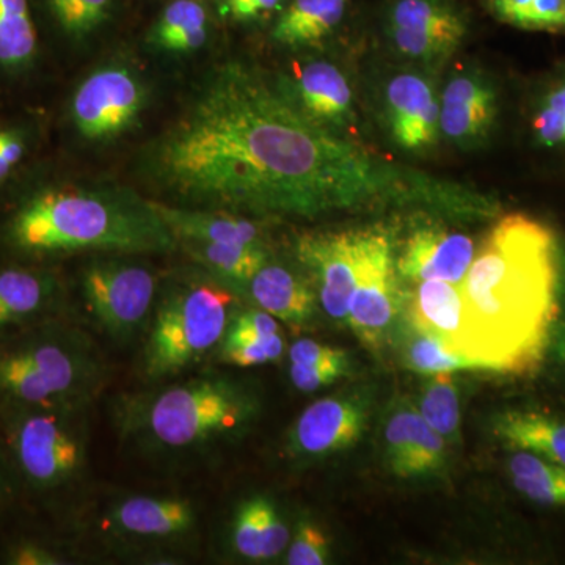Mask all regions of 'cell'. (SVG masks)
<instances>
[{
	"label": "cell",
	"mask_w": 565,
	"mask_h": 565,
	"mask_svg": "<svg viewBox=\"0 0 565 565\" xmlns=\"http://www.w3.org/2000/svg\"><path fill=\"white\" fill-rule=\"evenodd\" d=\"M526 137L539 154L565 159V65L546 74L531 90Z\"/></svg>",
	"instance_id": "cb8c5ba5"
},
{
	"label": "cell",
	"mask_w": 565,
	"mask_h": 565,
	"mask_svg": "<svg viewBox=\"0 0 565 565\" xmlns=\"http://www.w3.org/2000/svg\"><path fill=\"white\" fill-rule=\"evenodd\" d=\"M460 313L462 303L457 285L438 280L416 282L408 299V321L415 332L433 338L455 353Z\"/></svg>",
	"instance_id": "d4e9b609"
},
{
	"label": "cell",
	"mask_w": 565,
	"mask_h": 565,
	"mask_svg": "<svg viewBox=\"0 0 565 565\" xmlns=\"http://www.w3.org/2000/svg\"><path fill=\"white\" fill-rule=\"evenodd\" d=\"M280 6V0H225V13L233 20L248 21Z\"/></svg>",
	"instance_id": "7bdbcfd3"
},
{
	"label": "cell",
	"mask_w": 565,
	"mask_h": 565,
	"mask_svg": "<svg viewBox=\"0 0 565 565\" xmlns=\"http://www.w3.org/2000/svg\"><path fill=\"white\" fill-rule=\"evenodd\" d=\"M475 259V243L467 234L444 226L416 228L405 241L397 273L411 282L446 281L459 285Z\"/></svg>",
	"instance_id": "2e32d148"
},
{
	"label": "cell",
	"mask_w": 565,
	"mask_h": 565,
	"mask_svg": "<svg viewBox=\"0 0 565 565\" xmlns=\"http://www.w3.org/2000/svg\"><path fill=\"white\" fill-rule=\"evenodd\" d=\"M61 303L54 275L29 267L0 269V337L50 321Z\"/></svg>",
	"instance_id": "d6986e66"
},
{
	"label": "cell",
	"mask_w": 565,
	"mask_h": 565,
	"mask_svg": "<svg viewBox=\"0 0 565 565\" xmlns=\"http://www.w3.org/2000/svg\"><path fill=\"white\" fill-rule=\"evenodd\" d=\"M81 288L85 310L111 340L128 343L147 332L158 302V278L147 266L99 259L85 267Z\"/></svg>",
	"instance_id": "ba28073f"
},
{
	"label": "cell",
	"mask_w": 565,
	"mask_h": 565,
	"mask_svg": "<svg viewBox=\"0 0 565 565\" xmlns=\"http://www.w3.org/2000/svg\"><path fill=\"white\" fill-rule=\"evenodd\" d=\"M256 408L239 382L206 374L122 397L117 423L122 437L147 451L189 455L243 433Z\"/></svg>",
	"instance_id": "277c9868"
},
{
	"label": "cell",
	"mask_w": 565,
	"mask_h": 565,
	"mask_svg": "<svg viewBox=\"0 0 565 565\" xmlns=\"http://www.w3.org/2000/svg\"><path fill=\"white\" fill-rule=\"evenodd\" d=\"M280 333V326L273 315L263 310L236 311L222 343H247Z\"/></svg>",
	"instance_id": "74e56055"
},
{
	"label": "cell",
	"mask_w": 565,
	"mask_h": 565,
	"mask_svg": "<svg viewBox=\"0 0 565 565\" xmlns=\"http://www.w3.org/2000/svg\"><path fill=\"white\" fill-rule=\"evenodd\" d=\"M199 514L191 500L181 497L134 494L104 512L99 530L122 545H172L195 533Z\"/></svg>",
	"instance_id": "30bf717a"
},
{
	"label": "cell",
	"mask_w": 565,
	"mask_h": 565,
	"mask_svg": "<svg viewBox=\"0 0 565 565\" xmlns=\"http://www.w3.org/2000/svg\"><path fill=\"white\" fill-rule=\"evenodd\" d=\"M143 106L140 81L129 70L109 66L82 82L71 110L77 131L85 139L104 140L132 126Z\"/></svg>",
	"instance_id": "7c38bea8"
},
{
	"label": "cell",
	"mask_w": 565,
	"mask_h": 565,
	"mask_svg": "<svg viewBox=\"0 0 565 565\" xmlns=\"http://www.w3.org/2000/svg\"><path fill=\"white\" fill-rule=\"evenodd\" d=\"M363 234L364 230L313 233L303 234L297 241V256L313 274L319 302L337 321L348 322L362 259Z\"/></svg>",
	"instance_id": "4fadbf2b"
},
{
	"label": "cell",
	"mask_w": 565,
	"mask_h": 565,
	"mask_svg": "<svg viewBox=\"0 0 565 565\" xmlns=\"http://www.w3.org/2000/svg\"><path fill=\"white\" fill-rule=\"evenodd\" d=\"M158 180L210 210L315 217L373 204L463 202L462 189L386 161L305 115L244 63L204 82L152 152Z\"/></svg>",
	"instance_id": "6da1fadb"
},
{
	"label": "cell",
	"mask_w": 565,
	"mask_h": 565,
	"mask_svg": "<svg viewBox=\"0 0 565 565\" xmlns=\"http://www.w3.org/2000/svg\"><path fill=\"white\" fill-rule=\"evenodd\" d=\"M348 0H291L275 22V43L288 47L315 46L332 35L343 21Z\"/></svg>",
	"instance_id": "4316f807"
},
{
	"label": "cell",
	"mask_w": 565,
	"mask_h": 565,
	"mask_svg": "<svg viewBox=\"0 0 565 565\" xmlns=\"http://www.w3.org/2000/svg\"><path fill=\"white\" fill-rule=\"evenodd\" d=\"M206 10L196 0H174L152 28L150 41L161 50L189 52L206 41Z\"/></svg>",
	"instance_id": "83f0119b"
},
{
	"label": "cell",
	"mask_w": 565,
	"mask_h": 565,
	"mask_svg": "<svg viewBox=\"0 0 565 565\" xmlns=\"http://www.w3.org/2000/svg\"><path fill=\"white\" fill-rule=\"evenodd\" d=\"M192 258L221 280L248 282L267 264L263 244L185 243Z\"/></svg>",
	"instance_id": "4dcf8cb0"
},
{
	"label": "cell",
	"mask_w": 565,
	"mask_h": 565,
	"mask_svg": "<svg viewBox=\"0 0 565 565\" xmlns=\"http://www.w3.org/2000/svg\"><path fill=\"white\" fill-rule=\"evenodd\" d=\"M370 405L362 396L323 397L308 405L289 433V451L300 459H323L351 448L362 437Z\"/></svg>",
	"instance_id": "5bb4252c"
},
{
	"label": "cell",
	"mask_w": 565,
	"mask_h": 565,
	"mask_svg": "<svg viewBox=\"0 0 565 565\" xmlns=\"http://www.w3.org/2000/svg\"><path fill=\"white\" fill-rule=\"evenodd\" d=\"M385 103L393 139L403 150L433 147L440 131V103L429 82L418 74H399L386 87Z\"/></svg>",
	"instance_id": "e0dca14e"
},
{
	"label": "cell",
	"mask_w": 565,
	"mask_h": 565,
	"mask_svg": "<svg viewBox=\"0 0 565 565\" xmlns=\"http://www.w3.org/2000/svg\"><path fill=\"white\" fill-rule=\"evenodd\" d=\"M285 352V341L281 334L264 338V340L247 341V343H222V362L233 366L250 367L256 364L277 362Z\"/></svg>",
	"instance_id": "8d00e7d4"
},
{
	"label": "cell",
	"mask_w": 565,
	"mask_h": 565,
	"mask_svg": "<svg viewBox=\"0 0 565 565\" xmlns=\"http://www.w3.org/2000/svg\"><path fill=\"white\" fill-rule=\"evenodd\" d=\"M6 239L28 255L82 250L128 255L169 252L178 243L152 203L82 189L33 193L7 222Z\"/></svg>",
	"instance_id": "3957f363"
},
{
	"label": "cell",
	"mask_w": 565,
	"mask_h": 565,
	"mask_svg": "<svg viewBox=\"0 0 565 565\" xmlns=\"http://www.w3.org/2000/svg\"><path fill=\"white\" fill-rule=\"evenodd\" d=\"M236 311V296L214 278L193 277L170 286L147 327L143 374L161 381L202 363L222 344Z\"/></svg>",
	"instance_id": "8992f818"
},
{
	"label": "cell",
	"mask_w": 565,
	"mask_h": 565,
	"mask_svg": "<svg viewBox=\"0 0 565 565\" xmlns=\"http://www.w3.org/2000/svg\"><path fill=\"white\" fill-rule=\"evenodd\" d=\"M90 405L2 408L11 467L31 489L58 492L79 481L87 467Z\"/></svg>",
	"instance_id": "52a82bcc"
},
{
	"label": "cell",
	"mask_w": 565,
	"mask_h": 565,
	"mask_svg": "<svg viewBox=\"0 0 565 565\" xmlns=\"http://www.w3.org/2000/svg\"><path fill=\"white\" fill-rule=\"evenodd\" d=\"M330 559V541L313 520L297 522L288 545L286 563L289 565H323Z\"/></svg>",
	"instance_id": "d590c367"
},
{
	"label": "cell",
	"mask_w": 565,
	"mask_h": 565,
	"mask_svg": "<svg viewBox=\"0 0 565 565\" xmlns=\"http://www.w3.org/2000/svg\"><path fill=\"white\" fill-rule=\"evenodd\" d=\"M492 20L516 31L565 35V0H481Z\"/></svg>",
	"instance_id": "f1b7e54d"
},
{
	"label": "cell",
	"mask_w": 565,
	"mask_h": 565,
	"mask_svg": "<svg viewBox=\"0 0 565 565\" xmlns=\"http://www.w3.org/2000/svg\"><path fill=\"white\" fill-rule=\"evenodd\" d=\"M6 563L11 565H61L63 557L36 542H20L7 550Z\"/></svg>",
	"instance_id": "60d3db41"
},
{
	"label": "cell",
	"mask_w": 565,
	"mask_h": 565,
	"mask_svg": "<svg viewBox=\"0 0 565 565\" xmlns=\"http://www.w3.org/2000/svg\"><path fill=\"white\" fill-rule=\"evenodd\" d=\"M106 374L90 337L54 319L0 337V408L92 404Z\"/></svg>",
	"instance_id": "5b68a950"
},
{
	"label": "cell",
	"mask_w": 565,
	"mask_h": 565,
	"mask_svg": "<svg viewBox=\"0 0 565 565\" xmlns=\"http://www.w3.org/2000/svg\"><path fill=\"white\" fill-rule=\"evenodd\" d=\"M9 457L0 449V504L7 503L13 497V476H11Z\"/></svg>",
	"instance_id": "ee69618b"
},
{
	"label": "cell",
	"mask_w": 565,
	"mask_h": 565,
	"mask_svg": "<svg viewBox=\"0 0 565 565\" xmlns=\"http://www.w3.org/2000/svg\"><path fill=\"white\" fill-rule=\"evenodd\" d=\"M345 371H348V362L311 364V366L291 363L289 375L297 390L311 393L332 385L338 379L343 377Z\"/></svg>",
	"instance_id": "f35d334b"
},
{
	"label": "cell",
	"mask_w": 565,
	"mask_h": 565,
	"mask_svg": "<svg viewBox=\"0 0 565 565\" xmlns=\"http://www.w3.org/2000/svg\"><path fill=\"white\" fill-rule=\"evenodd\" d=\"M414 330V329H412ZM404 362L416 373L434 375L455 373L460 370H475L455 353L446 351L444 345L433 338L418 332H412L404 345Z\"/></svg>",
	"instance_id": "836d02e7"
},
{
	"label": "cell",
	"mask_w": 565,
	"mask_h": 565,
	"mask_svg": "<svg viewBox=\"0 0 565 565\" xmlns=\"http://www.w3.org/2000/svg\"><path fill=\"white\" fill-rule=\"evenodd\" d=\"M561 280L555 230L525 212L503 215L457 285L462 313L455 355L475 370H535L559 311Z\"/></svg>",
	"instance_id": "7a4b0ae2"
},
{
	"label": "cell",
	"mask_w": 565,
	"mask_h": 565,
	"mask_svg": "<svg viewBox=\"0 0 565 565\" xmlns=\"http://www.w3.org/2000/svg\"><path fill=\"white\" fill-rule=\"evenodd\" d=\"M563 270L565 273V262H564V258H563Z\"/></svg>",
	"instance_id": "f6af8a7d"
},
{
	"label": "cell",
	"mask_w": 565,
	"mask_h": 565,
	"mask_svg": "<svg viewBox=\"0 0 565 565\" xmlns=\"http://www.w3.org/2000/svg\"><path fill=\"white\" fill-rule=\"evenodd\" d=\"M248 285L255 303L275 319L303 326L313 318L318 292L292 270L266 264Z\"/></svg>",
	"instance_id": "603a6c76"
},
{
	"label": "cell",
	"mask_w": 565,
	"mask_h": 565,
	"mask_svg": "<svg viewBox=\"0 0 565 565\" xmlns=\"http://www.w3.org/2000/svg\"><path fill=\"white\" fill-rule=\"evenodd\" d=\"M291 533L273 501L248 498L237 508L232 526V544L237 555L250 561H267L288 550Z\"/></svg>",
	"instance_id": "7402d4cb"
},
{
	"label": "cell",
	"mask_w": 565,
	"mask_h": 565,
	"mask_svg": "<svg viewBox=\"0 0 565 565\" xmlns=\"http://www.w3.org/2000/svg\"><path fill=\"white\" fill-rule=\"evenodd\" d=\"M173 236L182 243L263 244L255 223L225 211L182 210L152 203Z\"/></svg>",
	"instance_id": "44dd1931"
},
{
	"label": "cell",
	"mask_w": 565,
	"mask_h": 565,
	"mask_svg": "<svg viewBox=\"0 0 565 565\" xmlns=\"http://www.w3.org/2000/svg\"><path fill=\"white\" fill-rule=\"evenodd\" d=\"M285 92L308 117L333 131L352 125V90L344 74L329 62L307 63Z\"/></svg>",
	"instance_id": "ffe728a7"
},
{
	"label": "cell",
	"mask_w": 565,
	"mask_h": 565,
	"mask_svg": "<svg viewBox=\"0 0 565 565\" xmlns=\"http://www.w3.org/2000/svg\"><path fill=\"white\" fill-rule=\"evenodd\" d=\"M498 85L484 71L451 77L440 102V131L460 148L486 143L500 121Z\"/></svg>",
	"instance_id": "9a60e30c"
},
{
	"label": "cell",
	"mask_w": 565,
	"mask_h": 565,
	"mask_svg": "<svg viewBox=\"0 0 565 565\" xmlns=\"http://www.w3.org/2000/svg\"><path fill=\"white\" fill-rule=\"evenodd\" d=\"M39 50L28 0H0V68L20 71Z\"/></svg>",
	"instance_id": "f546056e"
},
{
	"label": "cell",
	"mask_w": 565,
	"mask_h": 565,
	"mask_svg": "<svg viewBox=\"0 0 565 565\" xmlns=\"http://www.w3.org/2000/svg\"><path fill=\"white\" fill-rule=\"evenodd\" d=\"M28 151V141L21 129L0 131V181L9 177L11 170L22 161Z\"/></svg>",
	"instance_id": "b9f144b4"
},
{
	"label": "cell",
	"mask_w": 565,
	"mask_h": 565,
	"mask_svg": "<svg viewBox=\"0 0 565 565\" xmlns=\"http://www.w3.org/2000/svg\"><path fill=\"white\" fill-rule=\"evenodd\" d=\"M386 456L399 478H422L445 467L446 440L424 422L418 408L394 411L385 424Z\"/></svg>",
	"instance_id": "ac0fdd59"
},
{
	"label": "cell",
	"mask_w": 565,
	"mask_h": 565,
	"mask_svg": "<svg viewBox=\"0 0 565 565\" xmlns=\"http://www.w3.org/2000/svg\"><path fill=\"white\" fill-rule=\"evenodd\" d=\"M110 6L111 0H50L63 31L77 39L95 31L106 20Z\"/></svg>",
	"instance_id": "e575fe53"
},
{
	"label": "cell",
	"mask_w": 565,
	"mask_h": 565,
	"mask_svg": "<svg viewBox=\"0 0 565 565\" xmlns=\"http://www.w3.org/2000/svg\"><path fill=\"white\" fill-rule=\"evenodd\" d=\"M418 412L435 433L445 440H455L459 435L460 405L452 373L433 375L422 394Z\"/></svg>",
	"instance_id": "d6a6232c"
},
{
	"label": "cell",
	"mask_w": 565,
	"mask_h": 565,
	"mask_svg": "<svg viewBox=\"0 0 565 565\" xmlns=\"http://www.w3.org/2000/svg\"><path fill=\"white\" fill-rule=\"evenodd\" d=\"M509 473L515 489L535 503L565 505V467L520 451L512 456Z\"/></svg>",
	"instance_id": "1f68e13d"
},
{
	"label": "cell",
	"mask_w": 565,
	"mask_h": 565,
	"mask_svg": "<svg viewBox=\"0 0 565 565\" xmlns=\"http://www.w3.org/2000/svg\"><path fill=\"white\" fill-rule=\"evenodd\" d=\"M493 434L520 449L565 467V422L541 412H504L493 422Z\"/></svg>",
	"instance_id": "484cf974"
},
{
	"label": "cell",
	"mask_w": 565,
	"mask_h": 565,
	"mask_svg": "<svg viewBox=\"0 0 565 565\" xmlns=\"http://www.w3.org/2000/svg\"><path fill=\"white\" fill-rule=\"evenodd\" d=\"M289 360L292 364L311 366V364L348 362V356L344 351L332 345L318 343L315 340H299L289 349Z\"/></svg>",
	"instance_id": "ab89813d"
},
{
	"label": "cell",
	"mask_w": 565,
	"mask_h": 565,
	"mask_svg": "<svg viewBox=\"0 0 565 565\" xmlns=\"http://www.w3.org/2000/svg\"><path fill=\"white\" fill-rule=\"evenodd\" d=\"M467 32V17L455 0H397L390 17L394 47L423 63L451 57Z\"/></svg>",
	"instance_id": "8fae6325"
},
{
	"label": "cell",
	"mask_w": 565,
	"mask_h": 565,
	"mask_svg": "<svg viewBox=\"0 0 565 565\" xmlns=\"http://www.w3.org/2000/svg\"><path fill=\"white\" fill-rule=\"evenodd\" d=\"M397 305L399 300L388 234L364 230L362 259L348 323L371 351H381L388 341Z\"/></svg>",
	"instance_id": "9c48e42d"
}]
</instances>
